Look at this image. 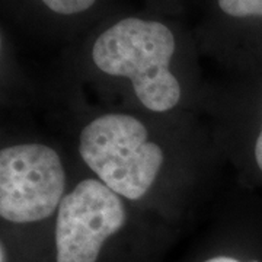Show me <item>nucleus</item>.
<instances>
[{
    "label": "nucleus",
    "mask_w": 262,
    "mask_h": 262,
    "mask_svg": "<svg viewBox=\"0 0 262 262\" xmlns=\"http://www.w3.org/2000/svg\"><path fill=\"white\" fill-rule=\"evenodd\" d=\"M175 37L160 22L127 18L95 41L92 60L105 75L128 79L139 102L151 113L173 110L182 91L170 70Z\"/></svg>",
    "instance_id": "f257e3e1"
},
{
    "label": "nucleus",
    "mask_w": 262,
    "mask_h": 262,
    "mask_svg": "<svg viewBox=\"0 0 262 262\" xmlns=\"http://www.w3.org/2000/svg\"><path fill=\"white\" fill-rule=\"evenodd\" d=\"M48 9L60 15H75L91 9L96 0H41Z\"/></svg>",
    "instance_id": "423d86ee"
},
{
    "label": "nucleus",
    "mask_w": 262,
    "mask_h": 262,
    "mask_svg": "<svg viewBox=\"0 0 262 262\" xmlns=\"http://www.w3.org/2000/svg\"><path fill=\"white\" fill-rule=\"evenodd\" d=\"M220 9L233 18H262V0H217Z\"/></svg>",
    "instance_id": "39448f33"
},
{
    "label": "nucleus",
    "mask_w": 262,
    "mask_h": 262,
    "mask_svg": "<svg viewBox=\"0 0 262 262\" xmlns=\"http://www.w3.org/2000/svg\"><path fill=\"white\" fill-rule=\"evenodd\" d=\"M64 163L42 143H18L0 151V215L13 225L56 214L66 196Z\"/></svg>",
    "instance_id": "20e7f679"
},
{
    "label": "nucleus",
    "mask_w": 262,
    "mask_h": 262,
    "mask_svg": "<svg viewBox=\"0 0 262 262\" xmlns=\"http://www.w3.org/2000/svg\"><path fill=\"white\" fill-rule=\"evenodd\" d=\"M255 162L258 165V168L262 172V125L261 130H259V134L256 137V143H255Z\"/></svg>",
    "instance_id": "0eeeda50"
},
{
    "label": "nucleus",
    "mask_w": 262,
    "mask_h": 262,
    "mask_svg": "<svg viewBox=\"0 0 262 262\" xmlns=\"http://www.w3.org/2000/svg\"><path fill=\"white\" fill-rule=\"evenodd\" d=\"M77 150L96 178L130 201L149 194L165 165V151L146 124L128 114H102L88 122Z\"/></svg>",
    "instance_id": "f03ea898"
},
{
    "label": "nucleus",
    "mask_w": 262,
    "mask_h": 262,
    "mask_svg": "<svg viewBox=\"0 0 262 262\" xmlns=\"http://www.w3.org/2000/svg\"><path fill=\"white\" fill-rule=\"evenodd\" d=\"M125 225L122 196L98 178L80 181L57 210L53 262H102Z\"/></svg>",
    "instance_id": "7ed1b4c3"
}]
</instances>
